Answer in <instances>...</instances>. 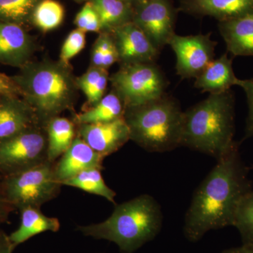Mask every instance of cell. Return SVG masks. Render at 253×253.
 <instances>
[{"mask_svg":"<svg viewBox=\"0 0 253 253\" xmlns=\"http://www.w3.org/2000/svg\"><path fill=\"white\" fill-rule=\"evenodd\" d=\"M21 222L17 229L9 236L15 248L33 236L46 232H57L61 227L57 218L47 217L40 208L26 207L20 210Z\"/></svg>","mask_w":253,"mask_h":253,"instance_id":"cell-19","label":"cell"},{"mask_svg":"<svg viewBox=\"0 0 253 253\" xmlns=\"http://www.w3.org/2000/svg\"><path fill=\"white\" fill-rule=\"evenodd\" d=\"M11 78L43 127L74 107L79 88L69 63L49 59L31 61Z\"/></svg>","mask_w":253,"mask_h":253,"instance_id":"cell-2","label":"cell"},{"mask_svg":"<svg viewBox=\"0 0 253 253\" xmlns=\"http://www.w3.org/2000/svg\"><path fill=\"white\" fill-rule=\"evenodd\" d=\"M221 253H253V248L242 245L240 247L224 250Z\"/></svg>","mask_w":253,"mask_h":253,"instance_id":"cell-35","label":"cell"},{"mask_svg":"<svg viewBox=\"0 0 253 253\" xmlns=\"http://www.w3.org/2000/svg\"><path fill=\"white\" fill-rule=\"evenodd\" d=\"M78 126V135L104 158L114 154L130 140L124 117L110 122Z\"/></svg>","mask_w":253,"mask_h":253,"instance_id":"cell-12","label":"cell"},{"mask_svg":"<svg viewBox=\"0 0 253 253\" xmlns=\"http://www.w3.org/2000/svg\"><path fill=\"white\" fill-rule=\"evenodd\" d=\"M64 17V7L59 1L42 0L33 12L32 26L46 33L59 27L62 24Z\"/></svg>","mask_w":253,"mask_h":253,"instance_id":"cell-26","label":"cell"},{"mask_svg":"<svg viewBox=\"0 0 253 253\" xmlns=\"http://www.w3.org/2000/svg\"><path fill=\"white\" fill-rule=\"evenodd\" d=\"M253 189L249 168L236 148L217 161L195 190L184 217L186 239L198 242L208 231L233 226L240 201Z\"/></svg>","mask_w":253,"mask_h":253,"instance_id":"cell-1","label":"cell"},{"mask_svg":"<svg viewBox=\"0 0 253 253\" xmlns=\"http://www.w3.org/2000/svg\"><path fill=\"white\" fill-rule=\"evenodd\" d=\"M163 215L158 201L149 194L115 205L106 220L78 226L83 235L114 243L122 253H134L154 240L162 229Z\"/></svg>","mask_w":253,"mask_h":253,"instance_id":"cell-4","label":"cell"},{"mask_svg":"<svg viewBox=\"0 0 253 253\" xmlns=\"http://www.w3.org/2000/svg\"><path fill=\"white\" fill-rule=\"evenodd\" d=\"M233 226L239 230L243 245L253 248V189L240 201Z\"/></svg>","mask_w":253,"mask_h":253,"instance_id":"cell-27","label":"cell"},{"mask_svg":"<svg viewBox=\"0 0 253 253\" xmlns=\"http://www.w3.org/2000/svg\"><path fill=\"white\" fill-rule=\"evenodd\" d=\"M121 65L154 63L160 51L140 28L131 21L112 32Z\"/></svg>","mask_w":253,"mask_h":253,"instance_id":"cell-11","label":"cell"},{"mask_svg":"<svg viewBox=\"0 0 253 253\" xmlns=\"http://www.w3.org/2000/svg\"><path fill=\"white\" fill-rule=\"evenodd\" d=\"M109 78L107 69L90 66L85 73L76 78L79 90L85 95L89 107L104 97Z\"/></svg>","mask_w":253,"mask_h":253,"instance_id":"cell-24","label":"cell"},{"mask_svg":"<svg viewBox=\"0 0 253 253\" xmlns=\"http://www.w3.org/2000/svg\"><path fill=\"white\" fill-rule=\"evenodd\" d=\"M42 0H0V22L25 28L32 26V16Z\"/></svg>","mask_w":253,"mask_h":253,"instance_id":"cell-25","label":"cell"},{"mask_svg":"<svg viewBox=\"0 0 253 253\" xmlns=\"http://www.w3.org/2000/svg\"><path fill=\"white\" fill-rule=\"evenodd\" d=\"M61 185L77 188L84 192L104 198L116 205L115 201L116 193L105 183L101 169L99 168H91L83 171L77 175L63 181Z\"/></svg>","mask_w":253,"mask_h":253,"instance_id":"cell-23","label":"cell"},{"mask_svg":"<svg viewBox=\"0 0 253 253\" xmlns=\"http://www.w3.org/2000/svg\"><path fill=\"white\" fill-rule=\"evenodd\" d=\"M133 8L132 22L161 51L175 34L177 8L172 0H144Z\"/></svg>","mask_w":253,"mask_h":253,"instance_id":"cell-9","label":"cell"},{"mask_svg":"<svg viewBox=\"0 0 253 253\" xmlns=\"http://www.w3.org/2000/svg\"><path fill=\"white\" fill-rule=\"evenodd\" d=\"M21 96V92L11 77L0 73V96Z\"/></svg>","mask_w":253,"mask_h":253,"instance_id":"cell-32","label":"cell"},{"mask_svg":"<svg viewBox=\"0 0 253 253\" xmlns=\"http://www.w3.org/2000/svg\"><path fill=\"white\" fill-rule=\"evenodd\" d=\"M178 11L218 22L241 17L253 12V0H179Z\"/></svg>","mask_w":253,"mask_h":253,"instance_id":"cell-15","label":"cell"},{"mask_svg":"<svg viewBox=\"0 0 253 253\" xmlns=\"http://www.w3.org/2000/svg\"><path fill=\"white\" fill-rule=\"evenodd\" d=\"M11 208L5 199L2 191V182H0V224L5 222L8 219Z\"/></svg>","mask_w":253,"mask_h":253,"instance_id":"cell-33","label":"cell"},{"mask_svg":"<svg viewBox=\"0 0 253 253\" xmlns=\"http://www.w3.org/2000/svg\"><path fill=\"white\" fill-rule=\"evenodd\" d=\"M235 134V97L231 89L209 94L184 113L181 146L219 161L239 147Z\"/></svg>","mask_w":253,"mask_h":253,"instance_id":"cell-3","label":"cell"},{"mask_svg":"<svg viewBox=\"0 0 253 253\" xmlns=\"http://www.w3.org/2000/svg\"><path fill=\"white\" fill-rule=\"evenodd\" d=\"M14 249L9 236L0 231V253H12Z\"/></svg>","mask_w":253,"mask_h":253,"instance_id":"cell-34","label":"cell"},{"mask_svg":"<svg viewBox=\"0 0 253 253\" xmlns=\"http://www.w3.org/2000/svg\"><path fill=\"white\" fill-rule=\"evenodd\" d=\"M112 89L122 99L126 109L146 104L166 94L168 81L154 63L121 65L110 76Z\"/></svg>","mask_w":253,"mask_h":253,"instance_id":"cell-7","label":"cell"},{"mask_svg":"<svg viewBox=\"0 0 253 253\" xmlns=\"http://www.w3.org/2000/svg\"><path fill=\"white\" fill-rule=\"evenodd\" d=\"M86 33L81 29L73 30L68 34L63 42L60 54V61L69 63L73 58L77 56L85 47Z\"/></svg>","mask_w":253,"mask_h":253,"instance_id":"cell-28","label":"cell"},{"mask_svg":"<svg viewBox=\"0 0 253 253\" xmlns=\"http://www.w3.org/2000/svg\"><path fill=\"white\" fill-rule=\"evenodd\" d=\"M104 158L78 134L69 149L61 156L57 164L55 165L56 178L61 184L63 181L86 169H102Z\"/></svg>","mask_w":253,"mask_h":253,"instance_id":"cell-16","label":"cell"},{"mask_svg":"<svg viewBox=\"0 0 253 253\" xmlns=\"http://www.w3.org/2000/svg\"><path fill=\"white\" fill-rule=\"evenodd\" d=\"M47 136V161L54 163L73 144L76 138V123L57 116L44 126Z\"/></svg>","mask_w":253,"mask_h":253,"instance_id":"cell-20","label":"cell"},{"mask_svg":"<svg viewBox=\"0 0 253 253\" xmlns=\"http://www.w3.org/2000/svg\"><path fill=\"white\" fill-rule=\"evenodd\" d=\"M36 126H41L24 100L18 96H0V142Z\"/></svg>","mask_w":253,"mask_h":253,"instance_id":"cell-14","label":"cell"},{"mask_svg":"<svg viewBox=\"0 0 253 253\" xmlns=\"http://www.w3.org/2000/svg\"><path fill=\"white\" fill-rule=\"evenodd\" d=\"M114 44L112 33L108 32L99 33L91 51L90 66L101 68L105 54Z\"/></svg>","mask_w":253,"mask_h":253,"instance_id":"cell-30","label":"cell"},{"mask_svg":"<svg viewBox=\"0 0 253 253\" xmlns=\"http://www.w3.org/2000/svg\"><path fill=\"white\" fill-rule=\"evenodd\" d=\"M125 1L127 2L128 4H131V6H135L138 3L141 2V1H144V0H124Z\"/></svg>","mask_w":253,"mask_h":253,"instance_id":"cell-36","label":"cell"},{"mask_svg":"<svg viewBox=\"0 0 253 253\" xmlns=\"http://www.w3.org/2000/svg\"><path fill=\"white\" fill-rule=\"evenodd\" d=\"M125 111L122 99L112 89L94 106L75 115L74 122L77 125L110 122L123 118Z\"/></svg>","mask_w":253,"mask_h":253,"instance_id":"cell-22","label":"cell"},{"mask_svg":"<svg viewBox=\"0 0 253 253\" xmlns=\"http://www.w3.org/2000/svg\"><path fill=\"white\" fill-rule=\"evenodd\" d=\"M99 16L101 32L115 29L132 21L134 8L124 0H89ZM100 32V33H101Z\"/></svg>","mask_w":253,"mask_h":253,"instance_id":"cell-21","label":"cell"},{"mask_svg":"<svg viewBox=\"0 0 253 253\" xmlns=\"http://www.w3.org/2000/svg\"><path fill=\"white\" fill-rule=\"evenodd\" d=\"M233 59L227 54L214 59L204 71L195 78L194 86L209 94H219L239 86L240 80L233 69Z\"/></svg>","mask_w":253,"mask_h":253,"instance_id":"cell-17","label":"cell"},{"mask_svg":"<svg viewBox=\"0 0 253 253\" xmlns=\"http://www.w3.org/2000/svg\"><path fill=\"white\" fill-rule=\"evenodd\" d=\"M184 113L179 101L166 93L146 104L126 108L123 117L130 140L148 152L165 153L181 146Z\"/></svg>","mask_w":253,"mask_h":253,"instance_id":"cell-5","label":"cell"},{"mask_svg":"<svg viewBox=\"0 0 253 253\" xmlns=\"http://www.w3.org/2000/svg\"><path fill=\"white\" fill-rule=\"evenodd\" d=\"M239 86L244 89L247 97L249 114L246 121L245 139L253 136V78L251 79L240 80Z\"/></svg>","mask_w":253,"mask_h":253,"instance_id":"cell-31","label":"cell"},{"mask_svg":"<svg viewBox=\"0 0 253 253\" xmlns=\"http://www.w3.org/2000/svg\"><path fill=\"white\" fill-rule=\"evenodd\" d=\"M211 33L195 36L174 35L168 42L176 55V74L184 79L196 78L214 59L217 42Z\"/></svg>","mask_w":253,"mask_h":253,"instance_id":"cell-10","label":"cell"},{"mask_svg":"<svg viewBox=\"0 0 253 253\" xmlns=\"http://www.w3.org/2000/svg\"><path fill=\"white\" fill-rule=\"evenodd\" d=\"M76 28L82 31L94 32L99 33L101 32V23L98 14L89 1H86L81 11L76 15L74 20Z\"/></svg>","mask_w":253,"mask_h":253,"instance_id":"cell-29","label":"cell"},{"mask_svg":"<svg viewBox=\"0 0 253 253\" xmlns=\"http://www.w3.org/2000/svg\"><path fill=\"white\" fill-rule=\"evenodd\" d=\"M54 163L45 162L4 176L2 191L5 199L12 208H41L54 199L61 191Z\"/></svg>","mask_w":253,"mask_h":253,"instance_id":"cell-6","label":"cell"},{"mask_svg":"<svg viewBox=\"0 0 253 253\" xmlns=\"http://www.w3.org/2000/svg\"><path fill=\"white\" fill-rule=\"evenodd\" d=\"M36 44L26 28L0 22V63L18 68L32 61Z\"/></svg>","mask_w":253,"mask_h":253,"instance_id":"cell-13","label":"cell"},{"mask_svg":"<svg viewBox=\"0 0 253 253\" xmlns=\"http://www.w3.org/2000/svg\"><path fill=\"white\" fill-rule=\"evenodd\" d=\"M73 1H76L77 3H83V2H86V1H89V0H73Z\"/></svg>","mask_w":253,"mask_h":253,"instance_id":"cell-37","label":"cell"},{"mask_svg":"<svg viewBox=\"0 0 253 253\" xmlns=\"http://www.w3.org/2000/svg\"><path fill=\"white\" fill-rule=\"evenodd\" d=\"M36 126L0 142V172L4 176L47 161V136Z\"/></svg>","mask_w":253,"mask_h":253,"instance_id":"cell-8","label":"cell"},{"mask_svg":"<svg viewBox=\"0 0 253 253\" xmlns=\"http://www.w3.org/2000/svg\"><path fill=\"white\" fill-rule=\"evenodd\" d=\"M218 29L227 51L233 56H253V12L220 21L218 23Z\"/></svg>","mask_w":253,"mask_h":253,"instance_id":"cell-18","label":"cell"}]
</instances>
